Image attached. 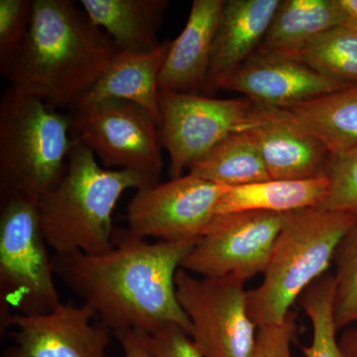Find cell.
<instances>
[{"label":"cell","mask_w":357,"mask_h":357,"mask_svg":"<svg viewBox=\"0 0 357 357\" xmlns=\"http://www.w3.org/2000/svg\"><path fill=\"white\" fill-rule=\"evenodd\" d=\"M198 239L151 243L128 229H115L109 252L54 255L52 267L112 333H151L175 324L191 335L192 324L178 304L175 278Z\"/></svg>","instance_id":"1"},{"label":"cell","mask_w":357,"mask_h":357,"mask_svg":"<svg viewBox=\"0 0 357 357\" xmlns=\"http://www.w3.org/2000/svg\"><path fill=\"white\" fill-rule=\"evenodd\" d=\"M117 53L114 42L70 0H33L24 41L0 73L20 95L72 109Z\"/></svg>","instance_id":"2"},{"label":"cell","mask_w":357,"mask_h":357,"mask_svg":"<svg viewBox=\"0 0 357 357\" xmlns=\"http://www.w3.org/2000/svg\"><path fill=\"white\" fill-rule=\"evenodd\" d=\"M149 185L139 174L98 165L95 154L74 139L62 180L37 202L49 248L54 255L109 252L114 248L112 215L121 195Z\"/></svg>","instance_id":"3"},{"label":"cell","mask_w":357,"mask_h":357,"mask_svg":"<svg viewBox=\"0 0 357 357\" xmlns=\"http://www.w3.org/2000/svg\"><path fill=\"white\" fill-rule=\"evenodd\" d=\"M356 220V213L321 208L287 213L261 284L248 292L249 316L258 328L283 321L301 295L328 273L338 243Z\"/></svg>","instance_id":"4"},{"label":"cell","mask_w":357,"mask_h":357,"mask_svg":"<svg viewBox=\"0 0 357 357\" xmlns=\"http://www.w3.org/2000/svg\"><path fill=\"white\" fill-rule=\"evenodd\" d=\"M74 139L70 114L8 89L0 102V187L33 199L62 180Z\"/></svg>","instance_id":"5"},{"label":"cell","mask_w":357,"mask_h":357,"mask_svg":"<svg viewBox=\"0 0 357 357\" xmlns=\"http://www.w3.org/2000/svg\"><path fill=\"white\" fill-rule=\"evenodd\" d=\"M0 319L47 314L61 304L38 206L0 187Z\"/></svg>","instance_id":"6"},{"label":"cell","mask_w":357,"mask_h":357,"mask_svg":"<svg viewBox=\"0 0 357 357\" xmlns=\"http://www.w3.org/2000/svg\"><path fill=\"white\" fill-rule=\"evenodd\" d=\"M159 135L170 158L171 178L234 134L255 128L272 109L248 98L218 100L198 93H160Z\"/></svg>","instance_id":"7"},{"label":"cell","mask_w":357,"mask_h":357,"mask_svg":"<svg viewBox=\"0 0 357 357\" xmlns=\"http://www.w3.org/2000/svg\"><path fill=\"white\" fill-rule=\"evenodd\" d=\"M72 137L102 161L103 168L128 170L158 184L163 169L159 124L128 100L81 102L70 109Z\"/></svg>","instance_id":"8"},{"label":"cell","mask_w":357,"mask_h":357,"mask_svg":"<svg viewBox=\"0 0 357 357\" xmlns=\"http://www.w3.org/2000/svg\"><path fill=\"white\" fill-rule=\"evenodd\" d=\"M175 284L178 304L192 324L190 337L204 357L251 356L258 326L249 316L244 282L180 268Z\"/></svg>","instance_id":"9"},{"label":"cell","mask_w":357,"mask_h":357,"mask_svg":"<svg viewBox=\"0 0 357 357\" xmlns=\"http://www.w3.org/2000/svg\"><path fill=\"white\" fill-rule=\"evenodd\" d=\"M287 213L248 211L215 217L181 268L201 277L245 283L263 274Z\"/></svg>","instance_id":"10"},{"label":"cell","mask_w":357,"mask_h":357,"mask_svg":"<svg viewBox=\"0 0 357 357\" xmlns=\"http://www.w3.org/2000/svg\"><path fill=\"white\" fill-rule=\"evenodd\" d=\"M225 189L188 174L137 190L128 206V229L159 241L199 238L215 220Z\"/></svg>","instance_id":"11"},{"label":"cell","mask_w":357,"mask_h":357,"mask_svg":"<svg viewBox=\"0 0 357 357\" xmlns=\"http://www.w3.org/2000/svg\"><path fill=\"white\" fill-rule=\"evenodd\" d=\"M89 305L61 303L47 314H10L0 319V332L13 344L1 357H107L114 333Z\"/></svg>","instance_id":"12"},{"label":"cell","mask_w":357,"mask_h":357,"mask_svg":"<svg viewBox=\"0 0 357 357\" xmlns=\"http://www.w3.org/2000/svg\"><path fill=\"white\" fill-rule=\"evenodd\" d=\"M347 88L291 56L261 50L215 86L243 93L258 107L277 109H289Z\"/></svg>","instance_id":"13"},{"label":"cell","mask_w":357,"mask_h":357,"mask_svg":"<svg viewBox=\"0 0 357 357\" xmlns=\"http://www.w3.org/2000/svg\"><path fill=\"white\" fill-rule=\"evenodd\" d=\"M273 180L326 177L328 148L288 109H272L269 116L248 130Z\"/></svg>","instance_id":"14"},{"label":"cell","mask_w":357,"mask_h":357,"mask_svg":"<svg viewBox=\"0 0 357 357\" xmlns=\"http://www.w3.org/2000/svg\"><path fill=\"white\" fill-rule=\"evenodd\" d=\"M225 0H194L187 24L172 41L159 76L160 93H197L208 79Z\"/></svg>","instance_id":"15"},{"label":"cell","mask_w":357,"mask_h":357,"mask_svg":"<svg viewBox=\"0 0 357 357\" xmlns=\"http://www.w3.org/2000/svg\"><path fill=\"white\" fill-rule=\"evenodd\" d=\"M279 4L280 0L225 1L204 91H215L220 79L258 50Z\"/></svg>","instance_id":"16"},{"label":"cell","mask_w":357,"mask_h":357,"mask_svg":"<svg viewBox=\"0 0 357 357\" xmlns=\"http://www.w3.org/2000/svg\"><path fill=\"white\" fill-rule=\"evenodd\" d=\"M171 43L161 42L147 52H117L98 83L81 102L112 98L128 100L147 110L159 124V76Z\"/></svg>","instance_id":"17"},{"label":"cell","mask_w":357,"mask_h":357,"mask_svg":"<svg viewBox=\"0 0 357 357\" xmlns=\"http://www.w3.org/2000/svg\"><path fill=\"white\" fill-rule=\"evenodd\" d=\"M167 0H82L89 20L109 35L117 52H147L158 47L157 38Z\"/></svg>","instance_id":"18"},{"label":"cell","mask_w":357,"mask_h":357,"mask_svg":"<svg viewBox=\"0 0 357 357\" xmlns=\"http://www.w3.org/2000/svg\"><path fill=\"white\" fill-rule=\"evenodd\" d=\"M347 20L337 0H284L258 50L295 55Z\"/></svg>","instance_id":"19"},{"label":"cell","mask_w":357,"mask_h":357,"mask_svg":"<svg viewBox=\"0 0 357 357\" xmlns=\"http://www.w3.org/2000/svg\"><path fill=\"white\" fill-rule=\"evenodd\" d=\"M328 192L326 177L311 180H270L227 188L215 208V217L239 211L289 213L319 208Z\"/></svg>","instance_id":"20"},{"label":"cell","mask_w":357,"mask_h":357,"mask_svg":"<svg viewBox=\"0 0 357 357\" xmlns=\"http://www.w3.org/2000/svg\"><path fill=\"white\" fill-rule=\"evenodd\" d=\"M288 110L316 134L332 154L357 144V86Z\"/></svg>","instance_id":"21"},{"label":"cell","mask_w":357,"mask_h":357,"mask_svg":"<svg viewBox=\"0 0 357 357\" xmlns=\"http://www.w3.org/2000/svg\"><path fill=\"white\" fill-rule=\"evenodd\" d=\"M189 174L227 188L255 184L271 178L248 131L223 140L192 165Z\"/></svg>","instance_id":"22"},{"label":"cell","mask_w":357,"mask_h":357,"mask_svg":"<svg viewBox=\"0 0 357 357\" xmlns=\"http://www.w3.org/2000/svg\"><path fill=\"white\" fill-rule=\"evenodd\" d=\"M291 57L337 83L357 86V22L345 20Z\"/></svg>","instance_id":"23"},{"label":"cell","mask_w":357,"mask_h":357,"mask_svg":"<svg viewBox=\"0 0 357 357\" xmlns=\"http://www.w3.org/2000/svg\"><path fill=\"white\" fill-rule=\"evenodd\" d=\"M335 277L326 273L298 300L312 328L311 344L301 347L304 357H344L335 326Z\"/></svg>","instance_id":"24"},{"label":"cell","mask_w":357,"mask_h":357,"mask_svg":"<svg viewBox=\"0 0 357 357\" xmlns=\"http://www.w3.org/2000/svg\"><path fill=\"white\" fill-rule=\"evenodd\" d=\"M335 321L338 332L357 323V220L345 232L333 257Z\"/></svg>","instance_id":"25"},{"label":"cell","mask_w":357,"mask_h":357,"mask_svg":"<svg viewBox=\"0 0 357 357\" xmlns=\"http://www.w3.org/2000/svg\"><path fill=\"white\" fill-rule=\"evenodd\" d=\"M328 197L321 208L357 215V144L331 155Z\"/></svg>","instance_id":"26"},{"label":"cell","mask_w":357,"mask_h":357,"mask_svg":"<svg viewBox=\"0 0 357 357\" xmlns=\"http://www.w3.org/2000/svg\"><path fill=\"white\" fill-rule=\"evenodd\" d=\"M33 0H0V66L24 41L31 23Z\"/></svg>","instance_id":"27"},{"label":"cell","mask_w":357,"mask_h":357,"mask_svg":"<svg viewBox=\"0 0 357 357\" xmlns=\"http://www.w3.org/2000/svg\"><path fill=\"white\" fill-rule=\"evenodd\" d=\"M298 331L299 326L292 312L281 323L259 326L250 357H294L292 345Z\"/></svg>","instance_id":"28"},{"label":"cell","mask_w":357,"mask_h":357,"mask_svg":"<svg viewBox=\"0 0 357 357\" xmlns=\"http://www.w3.org/2000/svg\"><path fill=\"white\" fill-rule=\"evenodd\" d=\"M142 335L153 357H204L189 333L175 324H166Z\"/></svg>","instance_id":"29"},{"label":"cell","mask_w":357,"mask_h":357,"mask_svg":"<svg viewBox=\"0 0 357 357\" xmlns=\"http://www.w3.org/2000/svg\"><path fill=\"white\" fill-rule=\"evenodd\" d=\"M121 344L123 357H153L148 351L142 333L137 331H121L114 333Z\"/></svg>","instance_id":"30"},{"label":"cell","mask_w":357,"mask_h":357,"mask_svg":"<svg viewBox=\"0 0 357 357\" xmlns=\"http://www.w3.org/2000/svg\"><path fill=\"white\" fill-rule=\"evenodd\" d=\"M338 342L344 357H357V328H345Z\"/></svg>","instance_id":"31"},{"label":"cell","mask_w":357,"mask_h":357,"mask_svg":"<svg viewBox=\"0 0 357 357\" xmlns=\"http://www.w3.org/2000/svg\"><path fill=\"white\" fill-rule=\"evenodd\" d=\"M337 3L349 20L357 22V0H337Z\"/></svg>","instance_id":"32"}]
</instances>
